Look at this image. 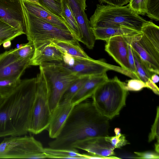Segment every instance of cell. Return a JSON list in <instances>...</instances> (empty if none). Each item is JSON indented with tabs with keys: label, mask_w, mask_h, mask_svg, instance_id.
Returning <instances> with one entry per match:
<instances>
[{
	"label": "cell",
	"mask_w": 159,
	"mask_h": 159,
	"mask_svg": "<svg viewBox=\"0 0 159 159\" xmlns=\"http://www.w3.org/2000/svg\"><path fill=\"white\" fill-rule=\"evenodd\" d=\"M73 147L86 151L90 154L101 157L115 155V149L106 140L105 137L93 138L81 140L75 143Z\"/></svg>",
	"instance_id": "15"
},
{
	"label": "cell",
	"mask_w": 159,
	"mask_h": 159,
	"mask_svg": "<svg viewBox=\"0 0 159 159\" xmlns=\"http://www.w3.org/2000/svg\"><path fill=\"white\" fill-rule=\"evenodd\" d=\"M108 4L121 6L129 2V0H100Z\"/></svg>",
	"instance_id": "38"
},
{
	"label": "cell",
	"mask_w": 159,
	"mask_h": 159,
	"mask_svg": "<svg viewBox=\"0 0 159 159\" xmlns=\"http://www.w3.org/2000/svg\"><path fill=\"white\" fill-rule=\"evenodd\" d=\"M24 34L3 21L0 20V40L4 42L11 40Z\"/></svg>",
	"instance_id": "26"
},
{
	"label": "cell",
	"mask_w": 159,
	"mask_h": 159,
	"mask_svg": "<svg viewBox=\"0 0 159 159\" xmlns=\"http://www.w3.org/2000/svg\"><path fill=\"white\" fill-rule=\"evenodd\" d=\"M109 119L98 111L93 102L74 106L59 135L48 143L49 147L71 149L79 141L108 135Z\"/></svg>",
	"instance_id": "1"
},
{
	"label": "cell",
	"mask_w": 159,
	"mask_h": 159,
	"mask_svg": "<svg viewBox=\"0 0 159 159\" xmlns=\"http://www.w3.org/2000/svg\"><path fill=\"white\" fill-rule=\"evenodd\" d=\"M159 107H157V114L154 122L152 125L150 133L148 137V141L150 142L155 139H157V142H159Z\"/></svg>",
	"instance_id": "35"
},
{
	"label": "cell",
	"mask_w": 159,
	"mask_h": 159,
	"mask_svg": "<svg viewBox=\"0 0 159 159\" xmlns=\"http://www.w3.org/2000/svg\"><path fill=\"white\" fill-rule=\"evenodd\" d=\"M132 51L136 75L138 79L143 82L146 84L147 88L150 89L155 93L158 95L159 88L151 79L152 75L154 73L148 69L139 56L133 49Z\"/></svg>",
	"instance_id": "21"
},
{
	"label": "cell",
	"mask_w": 159,
	"mask_h": 159,
	"mask_svg": "<svg viewBox=\"0 0 159 159\" xmlns=\"http://www.w3.org/2000/svg\"><path fill=\"white\" fill-rule=\"evenodd\" d=\"M125 84L115 76L99 85L92 96L98 111L109 120L118 115L125 105L128 92Z\"/></svg>",
	"instance_id": "3"
},
{
	"label": "cell",
	"mask_w": 159,
	"mask_h": 159,
	"mask_svg": "<svg viewBox=\"0 0 159 159\" xmlns=\"http://www.w3.org/2000/svg\"></svg>",
	"instance_id": "46"
},
{
	"label": "cell",
	"mask_w": 159,
	"mask_h": 159,
	"mask_svg": "<svg viewBox=\"0 0 159 159\" xmlns=\"http://www.w3.org/2000/svg\"><path fill=\"white\" fill-rule=\"evenodd\" d=\"M148 0H130L127 7L139 15H144L147 12Z\"/></svg>",
	"instance_id": "30"
},
{
	"label": "cell",
	"mask_w": 159,
	"mask_h": 159,
	"mask_svg": "<svg viewBox=\"0 0 159 159\" xmlns=\"http://www.w3.org/2000/svg\"><path fill=\"white\" fill-rule=\"evenodd\" d=\"M39 3L54 15L64 19L62 0H39Z\"/></svg>",
	"instance_id": "28"
},
{
	"label": "cell",
	"mask_w": 159,
	"mask_h": 159,
	"mask_svg": "<svg viewBox=\"0 0 159 159\" xmlns=\"http://www.w3.org/2000/svg\"><path fill=\"white\" fill-rule=\"evenodd\" d=\"M0 20L25 34L21 0H0Z\"/></svg>",
	"instance_id": "12"
},
{
	"label": "cell",
	"mask_w": 159,
	"mask_h": 159,
	"mask_svg": "<svg viewBox=\"0 0 159 159\" xmlns=\"http://www.w3.org/2000/svg\"><path fill=\"white\" fill-rule=\"evenodd\" d=\"M151 79L153 83H157L159 80V76L157 74H153L151 76Z\"/></svg>",
	"instance_id": "39"
},
{
	"label": "cell",
	"mask_w": 159,
	"mask_h": 159,
	"mask_svg": "<svg viewBox=\"0 0 159 159\" xmlns=\"http://www.w3.org/2000/svg\"></svg>",
	"instance_id": "45"
},
{
	"label": "cell",
	"mask_w": 159,
	"mask_h": 159,
	"mask_svg": "<svg viewBox=\"0 0 159 159\" xmlns=\"http://www.w3.org/2000/svg\"><path fill=\"white\" fill-rule=\"evenodd\" d=\"M74 106L71 102L61 101L52 112L47 129L50 138L54 139L59 135Z\"/></svg>",
	"instance_id": "14"
},
{
	"label": "cell",
	"mask_w": 159,
	"mask_h": 159,
	"mask_svg": "<svg viewBox=\"0 0 159 159\" xmlns=\"http://www.w3.org/2000/svg\"><path fill=\"white\" fill-rule=\"evenodd\" d=\"M44 149L32 136H10L0 143V158H48Z\"/></svg>",
	"instance_id": "8"
},
{
	"label": "cell",
	"mask_w": 159,
	"mask_h": 159,
	"mask_svg": "<svg viewBox=\"0 0 159 159\" xmlns=\"http://www.w3.org/2000/svg\"><path fill=\"white\" fill-rule=\"evenodd\" d=\"M3 46L5 49L10 47L11 45V43L10 40H7L3 43Z\"/></svg>",
	"instance_id": "40"
},
{
	"label": "cell",
	"mask_w": 159,
	"mask_h": 159,
	"mask_svg": "<svg viewBox=\"0 0 159 159\" xmlns=\"http://www.w3.org/2000/svg\"><path fill=\"white\" fill-rule=\"evenodd\" d=\"M48 158L85 159L84 154L80 153L76 148L71 149L44 148Z\"/></svg>",
	"instance_id": "24"
},
{
	"label": "cell",
	"mask_w": 159,
	"mask_h": 159,
	"mask_svg": "<svg viewBox=\"0 0 159 159\" xmlns=\"http://www.w3.org/2000/svg\"><path fill=\"white\" fill-rule=\"evenodd\" d=\"M21 1L25 9L36 17L58 27L70 31L64 19L54 15L39 3L27 0Z\"/></svg>",
	"instance_id": "17"
},
{
	"label": "cell",
	"mask_w": 159,
	"mask_h": 159,
	"mask_svg": "<svg viewBox=\"0 0 159 159\" xmlns=\"http://www.w3.org/2000/svg\"><path fill=\"white\" fill-rule=\"evenodd\" d=\"M56 62L69 70L78 77L100 75L111 70L124 74L131 78L133 76L130 71L107 63L102 60H95L91 58H83L65 54L63 60Z\"/></svg>",
	"instance_id": "10"
},
{
	"label": "cell",
	"mask_w": 159,
	"mask_h": 159,
	"mask_svg": "<svg viewBox=\"0 0 159 159\" xmlns=\"http://www.w3.org/2000/svg\"><path fill=\"white\" fill-rule=\"evenodd\" d=\"M108 79L106 73L90 76L74 97L71 102L75 105L92 97L97 88Z\"/></svg>",
	"instance_id": "18"
},
{
	"label": "cell",
	"mask_w": 159,
	"mask_h": 159,
	"mask_svg": "<svg viewBox=\"0 0 159 159\" xmlns=\"http://www.w3.org/2000/svg\"><path fill=\"white\" fill-rule=\"evenodd\" d=\"M75 16L80 12L85 11L87 6L86 0H66Z\"/></svg>",
	"instance_id": "33"
},
{
	"label": "cell",
	"mask_w": 159,
	"mask_h": 159,
	"mask_svg": "<svg viewBox=\"0 0 159 159\" xmlns=\"http://www.w3.org/2000/svg\"><path fill=\"white\" fill-rule=\"evenodd\" d=\"M132 49L139 56L148 69L159 74V27L148 21L140 33L131 37Z\"/></svg>",
	"instance_id": "5"
},
{
	"label": "cell",
	"mask_w": 159,
	"mask_h": 159,
	"mask_svg": "<svg viewBox=\"0 0 159 159\" xmlns=\"http://www.w3.org/2000/svg\"><path fill=\"white\" fill-rule=\"evenodd\" d=\"M155 150L156 152L159 153V142H157L155 144Z\"/></svg>",
	"instance_id": "42"
},
{
	"label": "cell",
	"mask_w": 159,
	"mask_h": 159,
	"mask_svg": "<svg viewBox=\"0 0 159 159\" xmlns=\"http://www.w3.org/2000/svg\"><path fill=\"white\" fill-rule=\"evenodd\" d=\"M114 131L115 135H118L121 133L120 129L118 128H115L114 129Z\"/></svg>",
	"instance_id": "41"
},
{
	"label": "cell",
	"mask_w": 159,
	"mask_h": 159,
	"mask_svg": "<svg viewBox=\"0 0 159 159\" xmlns=\"http://www.w3.org/2000/svg\"><path fill=\"white\" fill-rule=\"evenodd\" d=\"M144 88H147L145 84L142 81L135 79L128 80L125 86V88L128 91H139Z\"/></svg>",
	"instance_id": "34"
},
{
	"label": "cell",
	"mask_w": 159,
	"mask_h": 159,
	"mask_svg": "<svg viewBox=\"0 0 159 159\" xmlns=\"http://www.w3.org/2000/svg\"><path fill=\"white\" fill-rule=\"evenodd\" d=\"M105 139L115 149L120 148L129 143L126 139L125 135L121 133L114 136H110L108 135L105 137Z\"/></svg>",
	"instance_id": "32"
},
{
	"label": "cell",
	"mask_w": 159,
	"mask_h": 159,
	"mask_svg": "<svg viewBox=\"0 0 159 159\" xmlns=\"http://www.w3.org/2000/svg\"><path fill=\"white\" fill-rule=\"evenodd\" d=\"M39 66L46 82L52 113L60 102L67 89L79 77L69 70L54 62L46 63Z\"/></svg>",
	"instance_id": "7"
},
{
	"label": "cell",
	"mask_w": 159,
	"mask_h": 159,
	"mask_svg": "<svg viewBox=\"0 0 159 159\" xmlns=\"http://www.w3.org/2000/svg\"><path fill=\"white\" fill-rule=\"evenodd\" d=\"M33 2L39 3V0H27Z\"/></svg>",
	"instance_id": "43"
},
{
	"label": "cell",
	"mask_w": 159,
	"mask_h": 159,
	"mask_svg": "<svg viewBox=\"0 0 159 159\" xmlns=\"http://www.w3.org/2000/svg\"><path fill=\"white\" fill-rule=\"evenodd\" d=\"M138 158L159 159V153L152 151H147L143 152H134Z\"/></svg>",
	"instance_id": "37"
},
{
	"label": "cell",
	"mask_w": 159,
	"mask_h": 159,
	"mask_svg": "<svg viewBox=\"0 0 159 159\" xmlns=\"http://www.w3.org/2000/svg\"><path fill=\"white\" fill-rule=\"evenodd\" d=\"M62 16L75 39L80 41L82 35L75 17L66 0H62Z\"/></svg>",
	"instance_id": "23"
},
{
	"label": "cell",
	"mask_w": 159,
	"mask_h": 159,
	"mask_svg": "<svg viewBox=\"0 0 159 159\" xmlns=\"http://www.w3.org/2000/svg\"><path fill=\"white\" fill-rule=\"evenodd\" d=\"M65 54L50 41L35 47L30 66H40L44 63L63 59Z\"/></svg>",
	"instance_id": "16"
},
{
	"label": "cell",
	"mask_w": 159,
	"mask_h": 159,
	"mask_svg": "<svg viewBox=\"0 0 159 159\" xmlns=\"http://www.w3.org/2000/svg\"><path fill=\"white\" fill-rule=\"evenodd\" d=\"M13 49L14 53L20 58L30 60L34 54L35 48L33 42L28 41Z\"/></svg>",
	"instance_id": "27"
},
{
	"label": "cell",
	"mask_w": 159,
	"mask_h": 159,
	"mask_svg": "<svg viewBox=\"0 0 159 159\" xmlns=\"http://www.w3.org/2000/svg\"></svg>",
	"instance_id": "47"
},
{
	"label": "cell",
	"mask_w": 159,
	"mask_h": 159,
	"mask_svg": "<svg viewBox=\"0 0 159 159\" xmlns=\"http://www.w3.org/2000/svg\"><path fill=\"white\" fill-rule=\"evenodd\" d=\"M20 79H4L0 80V97L5 98L15 89Z\"/></svg>",
	"instance_id": "29"
},
{
	"label": "cell",
	"mask_w": 159,
	"mask_h": 159,
	"mask_svg": "<svg viewBox=\"0 0 159 159\" xmlns=\"http://www.w3.org/2000/svg\"><path fill=\"white\" fill-rule=\"evenodd\" d=\"M130 36L132 35H120L111 37L105 41V47L106 51L121 67L130 71L128 61V39Z\"/></svg>",
	"instance_id": "13"
},
{
	"label": "cell",
	"mask_w": 159,
	"mask_h": 159,
	"mask_svg": "<svg viewBox=\"0 0 159 159\" xmlns=\"http://www.w3.org/2000/svg\"><path fill=\"white\" fill-rule=\"evenodd\" d=\"M89 20L92 28L122 26L140 32L148 21L127 6L99 4Z\"/></svg>",
	"instance_id": "4"
},
{
	"label": "cell",
	"mask_w": 159,
	"mask_h": 159,
	"mask_svg": "<svg viewBox=\"0 0 159 159\" xmlns=\"http://www.w3.org/2000/svg\"><path fill=\"white\" fill-rule=\"evenodd\" d=\"M30 60L19 58L14 49L0 54V80L20 79L21 75L30 66Z\"/></svg>",
	"instance_id": "11"
},
{
	"label": "cell",
	"mask_w": 159,
	"mask_h": 159,
	"mask_svg": "<svg viewBox=\"0 0 159 159\" xmlns=\"http://www.w3.org/2000/svg\"><path fill=\"white\" fill-rule=\"evenodd\" d=\"M22 5L25 34L28 41L33 42L35 48L52 39L79 44L70 31L58 27L37 18L29 12L22 3Z\"/></svg>",
	"instance_id": "6"
},
{
	"label": "cell",
	"mask_w": 159,
	"mask_h": 159,
	"mask_svg": "<svg viewBox=\"0 0 159 159\" xmlns=\"http://www.w3.org/2000/svg\"><path fill=\"white\" fill-rule=\"evenodd\" d=\"M90 77H79L72 83L65 92L61 101L71 102L74 97Z\"/></svg>",
	"instance_id": "25"
},
{
	"label": "cell",
	"mask_w": 159,
	"mask_h": 159,
	"mask_svg": "<svg viewBox=\"0 0 159 159\" xmlns=\"http://www.w3.org/2000/svg\"><path fill=\"white\" fill-rule=\"evenodd\" d=\"M40 72L37 76L35 96L32 106L29 124L28 131L34 134L47 129L52 113L50 110L47 89L43 74L39 67Z\"/></svg>",
	"instance_id": "9"
},
{
	"label": "cell",
	"mask_w": 159,
	"mask_h": 159,
	"mask_svg": "<svg viewBox=\"0 0 159 159\" xmlns=\"http://www.w3.org/2000/svg\"><path fill=\"white\" fill-rule=\"evenodd\" d=\"M96 40H106L111 37L120 35H134L141 32L122 26L92 28Z\"/></svg>",
	"instance_id": "19"
},
{
	"label": "cell",
	"mask_w": 159,
	"mask_h": 159,
	"mask_svg": "<svg viewBox=\"0 0 159 159\" xmlns=\"http://www.w3.org/2000/svg\"><path fill=\"white\" fill-rule=\"evenodd\" d=\"M75 17L81 33L80 42L88 48L93 49L96 39L86 13L85 11H83L76 15Z\"/></svg>",
	"instance_id": "20"
},
{
	"label": "cell",
	"mask_w": 159,
	"mask_h": 159,
	"mask_svg": "<svg viewBox=\"0 0 159 159\" xmlns=\"http://www.w3.org/2000/svg\"><path fill=\"white\" fill-rule=\"evenodd\" d=\"M50 41L65 54L83 58H91L86 54L79 44L56 39H52Z\"/></svg>",
	"instance_id": "22"
},
{
	"label": "cell",
	"mask_w": 159,
	"mask_h": 159,
	"mask_svg": "<svg viewBox=\"0 0 159 159\" xmlns=\"http://www.w3.org/2000/svg\"><path fill=\"white\" fill-rule=\"evenodd\" d=\"M132 36H129L128 39V61L130 71L135 75L138 78L136 73L132 49L131 45V37Z\"/></svg>",
	"instance_id": "36"
},
{
	"label": "cell",
	"mask_w": 159,
	"mask_h": 159,
	"mask_svg": "<svg viewBox=\"0 0 159 159\" xmlns=\"http://www.w3.org/2000/svg\"><path fill=\"white\" fill-rule=\"evenodd\" d=\"M146 14L151 19L159 20V0H148Z\"/></svg>",
	"instance_id": "31"
},
{
	"label": "cell",
	"mask_w": 159,
	"mask_h": 159,
	"mask_svg": "<svg viewBox=\"0 0 159 159\" xmlns=\"http://www.w3.org/2000/svg\"><path fill=\"white\" fill-rule=\"evenodd\" d=\"M4 43L1 40H0V46Z\"/></svg>",
	"instance_id": "44"
},
{
	"label": "cell",
	"mask_w": 159,
	"mask_h": 159,
	"mask_svg": "<svg viewBox=\"0 0 159 159\" xmlns=\"http://www.w3.org/2000/svg\"><path fill=\"white\" fill-rule=\"evenodd\" d=\"M37 86V77L21 80L0 106V137L21 136L28 132Z\"/></svg>",
	"instance_id": "2"
}]
</instances>
